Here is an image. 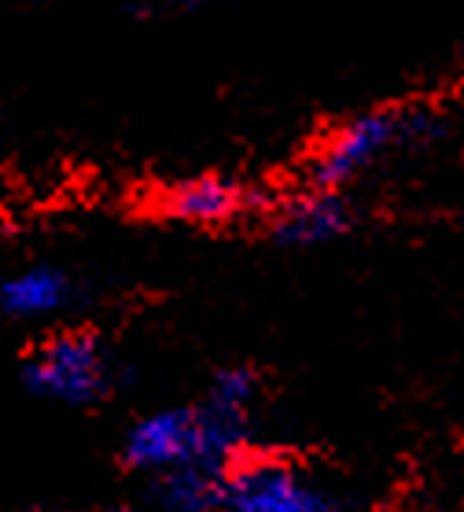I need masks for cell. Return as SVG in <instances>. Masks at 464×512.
<instances>
[{"label": "cell", "mask_w": 464, "mask_h": 512, "mask_svg": "<svg viewBox=\"0 0 464 512\" xmlns=\"http://www.w3.org/2000/svg\"><path fill=\"white\" fill-rule=\"evenodd\" d=\"M247 420H251L247 409L225 406L214 398H203V406L155 409L126 431L122 457L133 472H144L151 479L199 461L240 465Z\"/></svg>", "instance_id": "1"}, {"label": "cell", "mask_w": 464, "mask_h": 512, "mask_svg": "<svg viewBox=\"0 0 464 512\" xmlns=\"http://www.w3.org/2000/svg\"><path fill=\"white\" fill-rule=\"evenodd\" d=\"M424 133H428V118L420 111H402V107L365 111L343 122L336 133H328L310 163V181L317 188H343Z\"/></svg>", "instance_id": "2"}, {"label": "cell", "mask_w": 464, "mask_h": 512, "mask_svg": "<svg viewBox=\"0 0 464 512\" xmlns=\"http://www.w3.org/2000/svg\"><path fill=\"white\" fill-rule=\"evenodd\" d=\"M23 384L48 402L89 406L111 384V361L89 332H56L23 361Z\"/></svg>", "instance_id": "3"}, {"label": "cell", "mask_w": 464, "mask_h": 512, "mask_svg": "<svg viewBox=\"0 0 464 512\" xmlns=\"http://www.w3.org/2000/svg\"><path fill=\"white\" fill-rule=\"evenodd\" d=\"M221 512H339V505L306 468L258 457L236 465Z\"/></svg>", "instance_id": "4"}, {"label": "cell", "mask_w": 464, "mask_h": 512, "mask_svg": "<svg viewBox=\"0 0 464 512\" xmlns=\"http://www.w3.org/2000/svg\"><path fill=\"white\" fill-rule=\"evenodd\" d=\"M354 214L339 188H306L273 210L269 233L284 247H321L347 233Z\"/></svg>", "instance_id": "5"}, {"label": "cell", "mask_w": 464, "mask_h": 512, "mask_svg": "<svg viewBox=\"0 0 464 512\" xmlns=\"http://www.w3.org/2000/svg\"><path fill=\"white\" fill-rule=\"evenodd\" d=\"M247 207V192L236 181H225L218 174L185 177L177 185L163 188L159 210L166 218L185 225H225L236 222Z\"/></svg>", "instance_id": "6"}, {"label": "cell", "mask_w": 464, "mask_h": 512, "mask_svg": "<svg viewBox=\"0 0 464 512\" xmlns=\"http://www.w3.org/2000/svg\"><path fill=\"white\" fill-rule=\"evenodd\" d=\"M236 465H181L174 472L151 479V498L159 512H221L225 494H229Z\"/></svg>", "instance_id": "7"}, {"label": "cell", "mask_w": 464, "mask_h": 512, "mask_svg": "<svg viewBox=\"0 0 464 512\" xmlns=\"http://www.w3.org/2000/svg\"><path fill=\"white\" fill-rule=\"evenodd\" d=\"M70 303H74V280L45 262L15 269L0 284V306L15 321H41V317L63 314Z\"/></svg>", "instance_id": "8"}, {"label": "cell", "mask_w": 464, "mask_h": 512, "mask_svg": "<svg viewBox=\"0 0 464 512\" xmlns=\"http://www.w3.org/2000/svg\"><path fill=\"white\" fill-rule=\"evenodd\" d=\"M166 8H196V4H203V0H163Z\"/></svg>", "instance_id": "9"}]
</instances>
